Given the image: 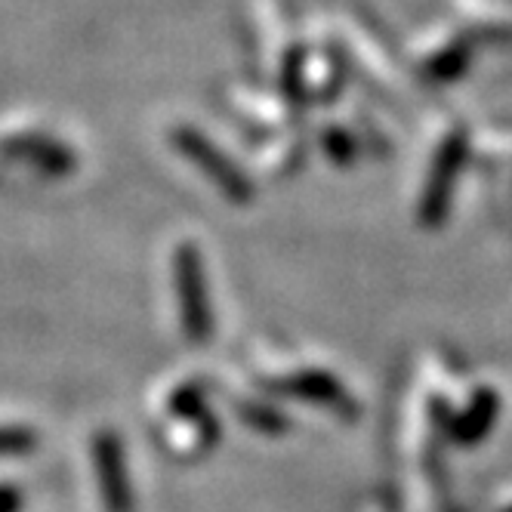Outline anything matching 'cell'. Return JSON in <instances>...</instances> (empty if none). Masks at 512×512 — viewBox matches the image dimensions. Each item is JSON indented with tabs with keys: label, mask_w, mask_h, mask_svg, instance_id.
<instances>
[{
	"label": "cell",
	"mask_w": 512,
	"mask_h": 512,
	"mask_svg": "<svg viewBox=\"0 0 512 512\" xmlns=\"http://www.w3.org/2000/svg\"><path fill=\"white\" fill-rule=\"evenodd\" d=\"M0 155L22 161V164L41 170V173H50V176H65L78 164L68 145L56 142L47 133H16V136L0 139Z\"/></svg>",
	"instance_id": "cell-1"
},
{
	"label": "cell",
	"mask_w": 512,
	"mask_h": 512,
	"mask_svg": "<svg viewBox=\"0 0 512 512\" xmlns=\"http://www.w3.org/2000/svg\"><path fill=\"white\" fill-rule=\"evenodd\" d=\"M179 303H182V318H186V334L204 337L207 334V309H204V294H201V269L198 256L192 247L179 250Z\"/></svg>",
	"instance_id": "cell-2"
},
{
	"label": "cell",
	"mask_w": 512,
	"mask_h": 512,
	"mask_svg": "<svg viewBox=\"0 0 512 512\" xmlns=\"http://www.w3.org/2000/svg\"><path fill=\"white\" fill-rule=\"evenodd\" d=\"M34 448V432L22 426H0V454H25Z\"/></svg>",
	"instance_id": "cell-3"
},
{
	"label": "cell",
	"mask_w": 512,
	"mask_h": 512,
	"mask_svg": "<svg viewBox=\"0 0 512 512\" xmlns=\"http://www.w3.org/2000/svg\"><path fill=\"white\" fill-rule=\"evenodd\" d=\"M19 506V494L16 491H0V512H13Z\"/></svg>",
	"instance_id": "cell-4"
}]
</instances>
